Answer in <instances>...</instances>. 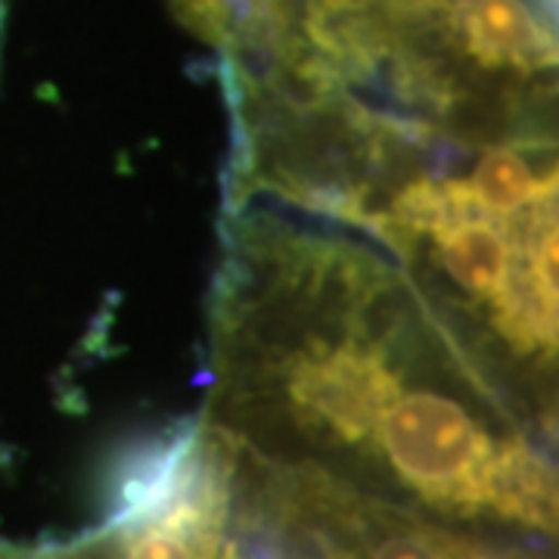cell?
Wrapping results in <instances>:
<instances>
[{"instance_id": "cell-2", "label": "cell", "mask_w": 559, "mask_h": 559, "mask_svg": "<svg viewBox=\"0 0 559 559\" xmlns=\"http://www.w3.org/2000/svg\"><path fill=\"white\" fill-rule=\"evenodd\" d=\"M3 28H7V0H0V60H3Z\"/></svg>"}, {"instance_id": "cell-3", "label": "cell", "mask_w": 559, "mask_h": 559, "mask_svg": "<svg viewBox=\"0 0 559 559\" xmlns=\"http://www.w3.org/2000/svg\"><path fill=\"white\" fill-rule=\"evenodd\" d=\"M0 559H32V557H25V554H16V550H7V547H0Z\"/></svg>"}, {"instance_id": "cell-1", "label": "cell", "mask_w": 559, "mask_h": 559, "mask_svg": "<svg viewBox=\"0 0 559 559\" xmlns=\"http://www.w3.org/2000/svg\"><path fill=\"white\" fill-rule=\"evenodd\" d=\"M212 293L215 426L249 457L451 522L554 528V469L510 382L355 221L234 193Z\"/></svg>"}]
</instances>
